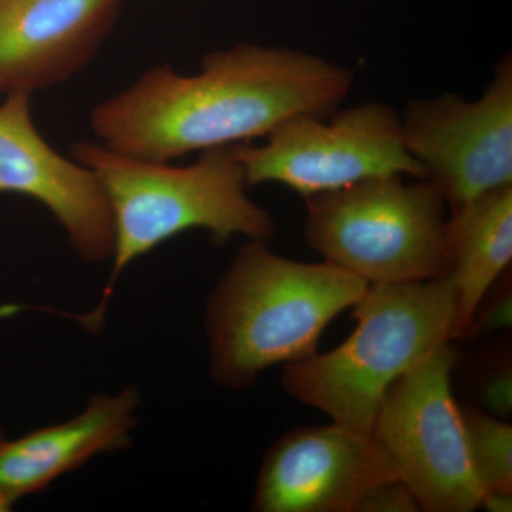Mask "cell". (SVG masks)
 <instances>
[{
    "instance_id": "obj_7",
    "label": "cell",
    "mask_w": 512,
    "mask_h": 512,
    "mask_svg": "<svg viewBox=\"0 0 512 512\" xmlns=\"http://www.w3.org/2000/svg\"><path fill=\"white\" fill-rule=\"evenodd\" d=\"M330 116L302 114L276 127L265 144H238L249 187L278 183L306 200L369 178H423L392 106L369 101Z\"/></svg>"
},
{
    "instance_id": "obj_9",
    "label": "cell",
    "mask_w": 512,
    "mask_h": 512,
    "mask_svg": "<svg viewBox=\"0 0 512 512\" xmlns=\"http://www.w3.org/2000/svg\"><path fill=\"white\" fill-rule=\"evenodd\" d=\"M400 478L372 434L301 426L269 448L254 497L258 512H359L373 488Z\"/></svg>"
},
{
    "instance_id": "obj_16",
    "label": "cell",
    "mask_w": 512,
    "mask_h": 512,
    "mask_svg": "<svg viewBox=\"0 0 512 512\" xmlns=\"http://www.w3.org/2000/svg\"><path fill=\"white\" fill-rule=\"evenodd\" d=\"M485 402L498 413H508L511 407V377L510 372L495 375L490 380L484 393Z\"/></svg>"
},
{
    "instance_id": "obj_10",
    "label": "cell",
    "mask_w": 512,
    "mask_h": 512,
    "mask_svg": "<svg viewBox=\"0 0 512 512\" xmlns=\"http://www.w3.org/2000/svg\"><path fill=\"white\" fill-rule=\"evenodd\" d=\"M6 192L45 205L84 261L113 256V217L103 185L89 167L47 143L26 93L9 94L0 106V194Z\"/></svg>"
},
{
    "instance_id": "obj_17",
    "label": "cell",
    "mask_w": 512,
    "mask_h": 512,
    "mask_svg": "<svg viewBox=\"0 0 512 512\" xmlns=\"http://www.w3.org/2000/svg\"><path fill=\"white\" fill-rule=\"evenodd\" d=\"M511 318V299L504 296L500 302L495 303L491 311L485 316V328L497 329L500 326H507Z\"/></svg>"
},
{
    "instance_id": "obj_2",
    "label": "cell",
    "mask_w": 512,
    "mask_h": 512,
    "mask_svg": "<svg viewBox=\"0 0 512 512\" xmlns=\"http://www.w3.org/2000/svg\"><path fill=\"white\" fill-rule=\"evenodd\" d=\"M72 154L99 178L113 217V271L99 305L86 315H69L89 332L103 326L124 269L168 239L191 229H205L221 245L234 237H274V218L248 197L238 144L202 151L184 167L124 156L89 141L74 144Z\"/></svg>"
},
{
    "instance_id": "obj_19",
    "label": "cell",
    "mask_w": 512,
    "mask_h": 512,
    "mask_svg": "<svg viewBox=\"0 0 512 512\" xmlns=\"http://www.w3.org/2000/svg\"><path fill=\"white\" fill-rule=\"evenodd\" d=\"M13 501H10L6 495L0 494V512L10 511L13 508Z\"/></svg>"
},
{
    "instance_id": "obj_1",
    "label": "cell",
    "mask_w": 512,
    "mask_h": 512,
    "mask_svg": "<svg viewBox=\"0 0 512 512\" xmlns=\"http://www.w3.org/2000/svg\"><path fill=\"white\" fill-rule=\"evenodd\" d=\"M352 84V70L311 53L238 45L205 56L195 74L151 67L97 104L90 123L116 153L171 161L269 136L302 114L328 117Z\"/></svg>"
},
{
    "instance_id": "obj_15",
    "label": "cell",
    "mask_w": 512,
    "mask_h": 512,
    "mask_svg": "<svg viewBox=\"0 0 512 512\" xmlns=\"http://www.w3.org/2000/svg\"><path fill=\"white\" fill-rule=\"evenodd\" d=\"M420 511L416 498L400 478L384 481L363 498L359 512Z\"/></svg>"
},
{
    "instance_id": "obj_4",
    "label": "cell",
    "mask_w": 512,
    "mask_h": 512,
    "mask_svg": "<svg viewBox=\"0 0 512 512\" xmlns=\"http://www.w3.org/2000/svg\"><path fill=\"white\" fill-rule=\"evenodd\" d=\"M357 325L338 348L285 366L293 399L333 423L372 434L387 389L451 340L456 289L450 274L430 281L369 285L353 306Z\"/></svg>"
},
{
    "instance_id": "obj_11",
    "label": "cell",
    "mask_w": 512,
    "mask_h": 512,
    "mask_svg": "<svg viewBox=\"0 0 512 512\" xmlns=\"http://www.w3.org/2000/svg\"><path fill=\"white\" fill-rule=\"evenodd\" d=\"M121 0H0V94L62 84L92 62Z\"/></svg>"
},
{
    "instance_id": "obj_8",
    "label": "cell",
    "mask_w": 512,
    "mask_h": 512,
    "mask_svg": "<svg viewBox=\"0 0 512 512\" xmlns=\"http://www.w3.org/2000/svg\"><path fill=\"white\" fill-rule=\"evenodd\" d=\"M404 146L451 210L512 184V60L504 57L480 99L454 93L413 100Z\"/></svg>"
},
{
    "instance_id": "obj_12",
    "label": "cell",
    "mask_w": 512,
    "mask_h": 512,
    "mask_svg": "<svg viewBox=\"0 0 512 512\" xmlns=\"http://www.w3.org/2000/svg\"><path fill=\"white\" fill-rule=\"evenodd\" d=\"M140 394L126 387L93 397L74 419L9 440L0 429V494L19 498L46 490L57 478L99 454L123 450L137 423Z\"/></svg>"
},
{
    "instance_id": "obj_18",
    "label": "cell",
    "mask_w": 512,
    "mask_h": 512,
    "mask_svg": "<svg viewBox=\"0 0 512 512\" xmlns=\"http://www.w3.org/2000/svg\"><path fill=\"white\" fill-rule=\"evenodd\" d=\"M512 507V494L490 491L485 493L481 507L491 512H510Z\"/></svg>"
},
{
    "instance_id": "obj_6",
    "label": "cell",
    "mask_w": 512,
    "mask_h": 512,
    "mask_svg": "<svg viewBox=\"0 0 512 512\" xmlns=\"http://www.w3.org/2000/svg\"><path fill=\"white\" fill-rule=\"evenodd\" d=\"M454 363L450 342L424 357L387 389L373 424V439L421 511H476L485 494L451 389Z\"/></svg>"
},
{
    "instance_id": "obj_14",
    "label": "cell",
    "mask_w": 512,
    "mask_h": 512,
    "mask_svg": "<svg viewBox=\"0 0 512 512\" xmlns=\"http://www.w3.org/2000/svg\"><path fill=\"white\" fill-rule=\"evenodd\" d=\"M471 463L485 493L512 494V427L477 410H463Z\"/></svg>"
},
{
    "instance_id": "obj_13",
    "label": "cell",
    "mask_w": 512,
    "mask_h": 512,
    "mask_svg": "<svg viewBox=\"0 0 512 512\" xmlns=\"http://www.w3.org/2000/svg\"><path fill=\"white\" fill-rule=\"evenodd\" d=\"M447 248L456 289L454 339L470 332L485 293L511 264L512 184L451 210Z\"/></svg>"
},
{
    "instance_id": "obj_3",
    "label": "cell",
    "mask_w": 512,
    "mask_h": 512,
    "mask_svg": "<svg viewBox=\"0 0 512 512\" xmlns=\"http://www.w3.org/2000/svg\"><path fill=\"white\" fill-rule=\"evenodd\" d=\"M266 244L239 249L208 301L211 377L229 389L318 352L323 330L369 288L339 266L291 261Z\"/></svg>"
},
{
    "instance_id": "obj_5",
    "label": "cell",
    "mask_w": 512,
    "mask_h": 512,
    "mask_svg": "<svg viewBox=\"0 0 512 512\" xmlns=\"http://www.w3.org/2000/svg\"><path fill=\"white\" fill-rule=\"evenodd\" d=\"M309 247L369 285L430 281L450 274L446 201L423 178H369L306 198Z\"/></svg>"
}]
</instances>
